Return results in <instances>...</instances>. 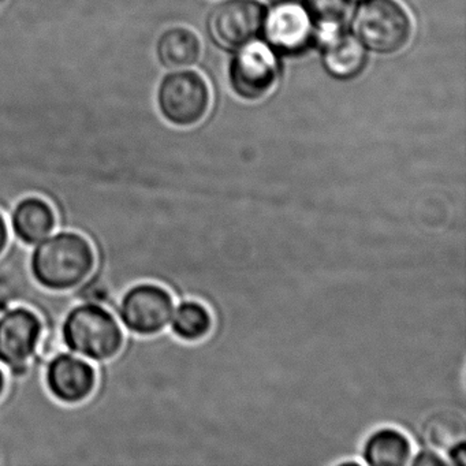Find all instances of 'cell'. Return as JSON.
I'll list each match as a JSON object with an SVG mask.
<instances>
[{
	"mask_svg": "<svg viewBox=\"0 0 466 466\" xmlns=\"http://www.w3.org/2000/svg\"><path fill=\"white\" fill-rule=\"evenodd\" d=\"M444 457H446L450 466H466L465 439H461V441H455L451 446L447 447Z\"/></svg>",
	"mask_w": 466,
	"mask_h": 466,
	"instance_id": "ac0fdd59",
	"label": "cell"
},
{
	"mask_svg": "<svg viewBox=\"0 0 466 466\" xmlns=\"http://www.w3.org/2000/svg\"><path fill=\"white\" fill-rule=\"evenodd\" d=\"M42 321L34 310L18 307L0 316V362L15 375L25 372L26 362L36 351L42 337Z\"/></svg>",
	"mask_w": 466,
	"mask_h": 466,
	"instance_id": "9c48e42d",
	"label": "cell"
},
{
	"mask_svg": "<svg viewBox=\"0 0 466 466\" xmlns=\"http://www.w3.org/2000/svg\"><path fill=\"white\" fill-rule=\"evenodd\" d=\"M46 384L56 400L64 403H80L96 387V370L86 360L61 353L48 362Z\"/></svg>",
	"mask_w": 466,
	"mask_h": 466,
	"instance_id": "30bf717a",
	"label": "cell"
},
{
	"mask_svg": "<svg viewBox=\"0 0 466 466\" xmlns=\"http://www.w3.org/2000/svg\"><path fill=\"white\" fill-rule=\"evenodd\" d=\"M266 10L256 0H225L207 18L209 40L223 51H238L263 29Z\"/></svg>",
	"mask_w": 466,
	"mask_h": 466,
	"instance_id": "5b68a950",
	"label": "cell"
},
{
	"mask_svg": "<svg viewBox=\"0 0 466 466\" xmlns=\"http://www.w3.org/2000/svg\"><path fill=\"white\" fill-rule=\"evenodd\" d=\"M409 465L413 466H450L446 457L441 455L438 450L431 447H421L416 454L411 455Z\"/></svg>",
	"mask_w": 466,
	"mask_h": 466,
	"instance_id": "e0dca14e",
	"label": "cell"
},
{
	"mask_svg": "<svg viewBox=\"0 0 466 466\" xmlns=\"http://www.w3.org/2000/svg\"><path fill=\"white\" fill-rule=\"evenodd\" d=\"M56 225V212L43 198H24L13 209V231L25 245L39 244L47 238L53 233Z\"/></svg>",
	"mask_w": 466,
	"mask_h": 466,
	"instance_id": "4fadbf2b",
	"label": "cell"
},
{
	"mask_svg": "<svg viewBox=\"0 0 466 466\" xmlns=\"http://www.w3.org/2000/svg\"><path fill=\"white\" fill-rule=\"evenodd\" d=\"M323 48V66L337 80L357 77L367 66V51L361 43L348 32L342 31L320 43Z\"/></svg>",
	"mask_w": 466,
	"mask_h": 466,
	"instance_id": "7c38bea8",
	"label": "cell"
},
{
	"mask_svg": "<svg viewBox=\"0 0 466 466\" xmlns=\"http://www.w3.org/2000/svg\"><path fill=\"white\" fill-rule=\"evenodd\" d=\"M95 268L91 242L73 231L43 239L31 256L35 280L48 290L65 291L86 282Z\"/></svg>",
	"mask_w": 466,
	"mask_h": 466,
	"instance_id": "6da1fadb",
	"label": "cell"
},
{
	"mask_svg": "<svg viewBox=\"0 0 466 466\" xmlns=\"http://www.w3.org/2000/svg\"><path fill=\"white\" fill-rule=\"evenodd\" d=\"M174 312L173 294L157 283H138L119 302L122 324L133 334L152 337L170 324Z\"/></svg>",
	"mask_w": 466,
	"mask_h": 466,
	"instance_id": "8992f818",
	"label": "cell"
},
{
	"mask_svg": "<svg viewBox=\"0 0 466 466\" xmlns=\"http://www.w3.org/2000/svg\"><path fill=\"white\" fill-rule=\"evenodd\" d=\"M160 113L176 127H189L203 121L211 106V91L203 76L190 70L170 73L157 89Z\"/></svg>",
	"mask_w": 466,
	"mask_h": 466,
	"instance_id": "277c9868",
	"label": "cell"
},
{
	"mask_svg": "<svg viewBox=\"0 0 466 466\" xmlns=\"http://www.w3.org/2000/svg\"><path fill=\"white\" fill-rule=\"evenodd\" d=\"M15 296L12 280L7 279L5 272L0 271V313L6 310V308L12 304Z\"/></svg>",
	"mask_w": 466,
	"mask_h": 466,
	"instance_id": "d6986e66",
	"label": "cell"
},
{
	"mask_svg": "<svg viewBox=\"0 0 466 466\" xmlns=\"http://www.w3.org/2000/svg\"><path fill=\"white\" fill-rule=\"evenodd\" d=\"M65 345L94 361L114 359L124 346V331L113 313L95 302L77 305L62 326Z\"/></svg>",
	"mask_w": 466,
	"mask_h": 466,
	"instance_id": "7a4b0ae2",
	"label": "cell"
},
{
	"mask_svg": "<svg viewBox=\"0 0 466 466\" xmlns=\"http://www.w3.org/2000/svg\"><path fill=\"white\" fill-rule=\"evenodd\" d=\"M414 443L410 436L395 425H379L362 441L360 457L362 465H409L413 455Z\"/></svg>",
	"mask_w": 466,
	"mask_h": 466,
	"instance_id": "8fae6325",
	"label": "cell"
},
{
	"mask_svg": "<svg viewBox=\"0 0 466 466\" xmlns=\"http://www.w3.org/2000/svg\"><path fill=\"white\" fill-rule=\"evenodd\" d=\"M7 241H9V230H7L4 215L0 214V255L6 249Z\"/></svg>",
	"mask_w": 466,
	"mask_h": 466,
	"instance_id": "ffe728a7",
	"label": "cell"
},
{
	"mask_svg": "<svg viewBox=\"0 0 466 466\" xmlns=\"http://www.w3.org/2000/svg\"><path fill=\"white\" fill-rule=\"evenodd\" d=\"M272 50L285 56H299L313 42V24L304 5L283 0L264 17L263 29Z\"/></svg>",
	"mask_w": 466,
	"mask_h": 466,
	"instance_id": "ba28073f",
	"label": "cell"
},
{
	"mask_svg": "<svg viewBox=\"0 0 466 466\" xmlns=\"http://www.w3.org/2000/svg\"><path fill=\"white\" fill-rule=\"evenodd\" d=\"M168 326L177 339L187 345H198L214 332L215 316L200 299H185L174 309Z\"/></svg>",
	"mask_w": 466,
	"mask_h": 466,
	"instance_id": "5bb4252c",
	"label": "cell"
},
{
	"mask_svg": "<svg viewBox=\"0 0 466 466\" xmlns=\"http://www.w3.org/2000/svg\"><path fill=\"white\" fill-rule=\"evenodd\" d=\"M5 387H6V379H5L4 370H0V397L4 394Z\"/></svg>",
	"mask_w": 466,
	"mask_h": 466,
	"instance_id": "44dd1931",
	"label": "cell"
},
{
	"mask_svg": "<svg viewBox=\"0 0 466 466\" xmlns=\"http://www.w3.org/2000/svg\"><path fill=\"white\" fill-rule=\"evenodd\" d=\"M157 58L166 69L193 66L200 61L201 43L198 35L187 28L174 26L163 32L157 40Z\"/></svg>",
	"mask_w": 466,
	"mask_h": 466,
	"instance_id": "9a60e30c",
	"label": "cell"
},
{
	"mask_svg": "<svg viewBox=\"0 0 466 466\" xmlns=\"http://www.w3.org/2000/svg\"><path fill=\"white\" fill-rule=\"evenodd\" d=\"M351 31L362 47L391 56L408 45L413 25L397 0H364L354 12Z\"/></svg>",
	"mask_w": 466,
	"mask_h": 466,
	"instance_id": "3957f363",
	"label": "cell"
},
{
	"mask_svg": "<svg viewBox=\"0 0 466 466\" xmlns=\"http://www.w3.org/2000/svg\"><path fill=\"white\" fill-rule=\"evenodd\" d=\"M319 42L345 31L348 0H304Z\"/></svg>",
	"mask_w": 466,
	"mask_h": 466,
	"instance_id": "2e32d148",
	"label": "cell"
},
{
	"mask_svg": "<svg viewBox=\"0 0 466 466\" xmlns=\"http://www.w3.org/2000/svg\"><path fill=\"white\" fill-rule=\"evenodd\" d=\"M228 78L237 96L249 102L263 99L278 80L274 51L260 42L244 46L231 61Z\"/></svg>",
	"mask_w": 466,
	"mask_h": 466,
	"instance_id": "52a82bcc",
	"label": "cell"
}]
</instances>
